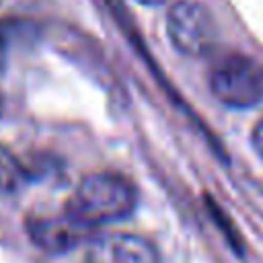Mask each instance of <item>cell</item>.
I'll return each instance as SVG.
<instances>
[{
	"label": "cell",
	"instance_id": "11",
	"mask_svg": "<svg viewBox=\"0 0 263 263\" xmlns=\"http://www.w3.org/2000/svg\"><path fill=\"white\" fill-rule=\"evenodd\" d=\"M2 2H4V0H0V4H2Z\"/></svg>",
	"mask_w": 263,
	"mask_h": 263
},
{
	"label": "cell",
	"instance_id": "4",
	"mask_svg": "<svg viewBox=\"0 0 263 263\" xmlns=\"http://www.w3.org/2000/svg\"><path fill=\"white\" fill-rule=\"evenodd\" d=\"M29 238L47 253H64L84 242L92 228L78 222L66 208L62 212L31 214L27 218Z\"/></svg>",
	"mask_w": 263,
	"mask_h": 263
},
{
	"label": "cell",
	"instance_id": "8",
	"mask_svg": "<svg viewBox=\"0 0 263 263\" xmlns=\"http://www.w3.org/2000/svg\"><path fill=\"white\" fill-rule=\"evenodd\" d=\"M4 60H6V43H4V37L0 33V70L4 66Z\"/></svg>",
	"mask_w": 263,
	"mask_h": 263
},
{
	"label": "cell",
	"instance_id": "9",
	"mask_svg": "<svg viewBox=\"0 0 263 263\" xmlns=\"http://www.w3.org/2000/svg\"><path fill=\"white\" fill-rule=\"evenodd\" d=\"M140 4H144V6H158V4H162L164 0H138Z\"/></svg>",
	"mask_w": 263,
	"mask_h": 263
},
{
	"label": "cell",
	"instance_id": "10",
	"mask_svg": "<svg viewBox=\"0 0 263 263\" xmlns=\"http://www.w3.org/2000/svg\"><path fill=\"white\" fill-rule=\"evenodd\" d=\"M0 113H2V97H0Z\"/></svg>",
	"mask_w": 263,
	"mask_h": 263
},
{
	"label": "cell",
	"instance_id": "1",
	"mask_svg": "<svg viewBox=\"0 0 263 263\" xmlns=\"http://www.w3.org/2000/svg\"><path fill=\"white\" fill-rule=\"evenodd\" d=\"M64 208L78 222L95 228L127 218L136 210V189L117 173H90L78 183Z\"/></svg>",
	"mask_w": 263,
	"mask_h": 263
},
{
	"label": "cell",
	"instance_id": "3",
	"mask_svg": "<svg viewBox=\"0 0 263 263\" xmlns=\"http://www.w3.org/2000/svg\"><path fill=\"white\" fill-rule=\"evenodd\" d=\"M171 43L185 55L205 53L216 39L214 18L208 8L195 0H179L168 10L166 21Z\"/></svg>",
	"mask_w": 263,
	"mask_h": 263
},
{
	"label": "cell",
	"instance_id": "5",
	"mask_svg": "<svg viewBox=\"0 0 263 263\" xmlns=\"http://www.w3.org/2000/svg\"><path fill=\"white\" fill-rule=\"evenodd\" d=\"M86 263H160V255L148 238L115 232L90 242Z\"/></svg>",
	"mask_w": 263,
	"mask_h": 263
},
{
	"label": "cell",
	"instance_id": "6",
	"mask_svg": "<svg viewBox=\"0 0 263 263\" xmlns=\"http://www.w3.org/2000/svg\"><path fill=\"white\" fill-rule=\"evenodd\" d=\"M25 181H27V173L21 160L4 144H0V191L14 193L25 185Z\"/></svg>",
	"mask_w": 263,
	"mask_h": 263
},
{
	"label": "cell",
	"instance_id": "2",
	"mask_svg": "<svg viewBox=\"0 0 263 263\" xmlns=\"http://www.w3.org/2000/svg\"><path fill=\"white\" fill-rule=\"evenodd\" d=\"M212 95L230 109H249L263 99V66L249 55L232 53L210 74Z\"/></svg>",
	"mask_w": 263,
	"mask_h": 263
},
{
	"label": "cell",
	"instance_id": "7",
	"mask_svg": "<svg viewBox=\"0 0 263 263\" xmlns=\"http://www.w3.org/2000/svg\"><path fill=\"white\" fill-rule=\"evenodd\" d=\"M251 142H253V148H255L257 156H259V158H263V119L253 127Z\"/></svg>",
	"mask_w": 263,
	"mask_h": 263
}]
</instances>
